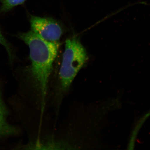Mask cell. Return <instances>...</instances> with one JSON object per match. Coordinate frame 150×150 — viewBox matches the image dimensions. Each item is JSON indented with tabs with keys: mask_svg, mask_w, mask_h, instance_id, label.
<instances>
[{
	"mask_svg": "<svg viewBox=\"0 0 150 150\" xmlns=\"http://www.w3.org/2000/svg\"><path fill=\"white\" fill-rule=\"evenodd\" d=\"M17 36L29 48L31 63L30 71L41 96L43 112L46 104L49 77L58 53L59 43L44 40L32 30L21 33Z\"/></svg>",
	"mask_w": 150,
	"mask_h": 150,
	"instance_id": "6da1fadb",
	"label": "cell"
},
{
	"mask_svg": "<svg viewBox=\"0 0 150 150\" xmlns=\"http://www.w3.org/2000/svg\"><path fill=\"white\" fill-rule=\"evenodd\" d=\"M87 60L86 49L79 40L75 38L67 40L59 72L60 86L63 91L69 90Z\"/></svg>",
	"mask_w": 150,
	"mask_h": 150,
	"instance_id": "7a4b0ae2",
	"label": "cell"
},
{
	"mask_svg": "<svg viewBox=\"0 0 150 150\" xmlns=\"http://www.w3.org/2000/svg\"><path fill=\"white\" fill-rule=\"evenodd\" d=\"M31 30L44 40L57 42L62 34V30L59 23L51 18L30 17Z\"/></svg>",
	"mask_w": 150,
	"mask_h": 150,
	"instance_id": "3957f363",
	"label": "cell"
},
{
	"mask_svg": "<svg viewBox=\"0 0 150 150\" xmlns=\"http://www.w3.org/2000/svg\"><path fill=\"white\" fill-rule=\"evenodd\" d=\"M6 110L0 92V137L16 134L17 131L15 127L11 126L8 122Z\"/></svg>",
	"mask_w": 150,
	"mask_h": 150,
	"instance_id": "277c9868",
	"label": "cell"
},
{
	"mask_svg": "<svg viewBox=\"0 0 150 150\" xmlns=\"http://www.w3.org/2000/svg\"><path fill=\"white\" fill-rule=\"evenodd\" d=\"M150 116V110L146 114H145L144 116H143L142 118H140L139 121H138L137 124H136L135 127L134 128L133 131H132V133H131V137H130V140H129V145H128V146L129 149H134L138 133L139 131V130L141 129V127L143 126V124H144L143 123H144L145 121H146V120Z\"/></svg>",
	"mask_w": 150,
	"mask_h": 150,
	"instance_id": "5b68a950",
	"label": "cell"
},
{
	"mask_svg": "<svg viewBox=\"0 0 150 150\" xmlns=\"http://www.w3.org/2000/svg\"><path fill=\"white\" fill-rule=\"evenodd\" d=\"M26 0H0L1 3V11L6 12L19 5L23 4Z\"/></svg>",
	"mask_w": 150,
	"mask_h": 150,
	"instance_id": "8992f818",
	"label": "cell"
},
{
	"mask_svg": "<svg viewBox=\"0 0 150 150\" xmlns=\"http://www.w3.org/2000/svg\"><path fill=\"white\" fill-rule=\"evenodd\" d=\"M0 44L4 46L6 50L7 51L8 54L10 58L11 59H12L13 58V56L11 47L9 43L8 42V41L4 37V35L2 34L1 30H0Z\"/></svg>",
	"mask_w": 150,
	"mask_h": 150,
	"instance_id": "52a82bcc",
	"label": "cell"
}]
</instances>
